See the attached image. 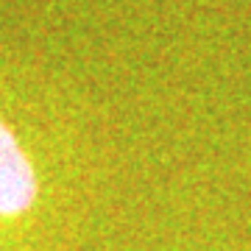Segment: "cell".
Instances as JSON below:
<instances>
[{
  "label": "cell",
  "mask_w": 251,
  "mask_h": 251,
  "mask_svg": "<svg viewBox=\"0 0 251 251\" xmlns=\"http://www.w3.org/2000/svg\"><path fill=\"white\" fill-rule=\"evenodd\" d=\"M36 198V176L17 140L0 123V215H20Z\"/></svg>",
  "instance_id": "cell-1"
}]
</instances>
